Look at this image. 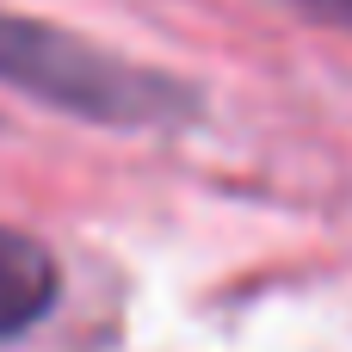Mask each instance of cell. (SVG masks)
Wrapping results in <instances>:
<instances>
[{"mask_svg": "<svg viewBox=\"0 0 352 352\" xmlns=\"http://www.w3.org/2000/svg\"><path fill=\"white\" fill-rule=\"evenodd\" d=\"M0 87L99 130H186L204 118L198 80L12 6H0Z\"/></svg>", "mask_w": 352, "mask_h": 352, "instance_id": "1", "label": "cell"}, {"mask_svg": "<svg viewBox=\"0 0 352 352\" xmlns=\"http://www.w3.org/2000/svg\"><path fill=\"white\" fill-rule=\"evenodd\" d=\"M62 303V260L50 241L0 223V346L25 340Z\"/></svg>", "mask_w": 352, "mask_h": 352, "instance_id": "2", "label": "cell"}, {"mask_svg": "<svg viewBox=\"0 0 352 352\" xmlns=\"http://www.w3.org/2000/svg\"><path fill=\"white\" fill-rule=\"evenodd\" d=\"M285 6H297V12L316 19V25H340V31H352V0H285Z\"/></svg>", "mask_w": 352, "mask_h": 352, "instance_id": "3", "label": "cell"}]
</instances>
